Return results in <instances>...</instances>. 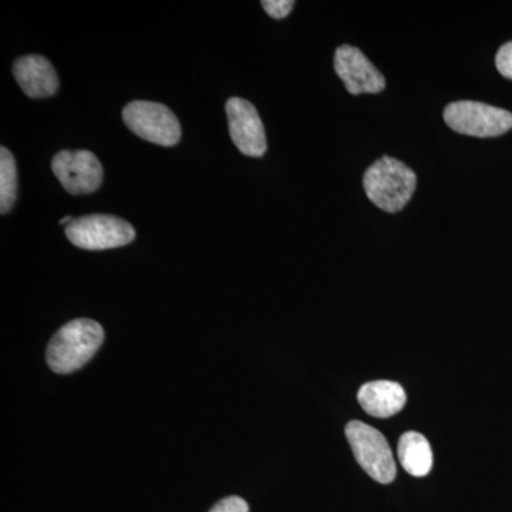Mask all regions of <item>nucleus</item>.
<instances>
[{
	"mask_svg": "<svg viewBox=\"0 0 512 512\" xmlns=\"http://www.w3.org/2000/svg\"><path fill=\"white\" fill-rule=\"evenodd\" d=\"M232 143L248 157H262L268 150L265 127L254 104L231 97L225 104Z\"/></svg>",
	"mask_w": 512,
	"mask_h": 512,
	"instance_id": "8",
	"label": "nucleus"
},
{
	"mask_svg": "<svg viewBox=\"0 0 512 512\" xmlns=\"http://www.w3.org/2000/svg\"><path fill=\"white\" fill-rule=\"evenodd\" d=\"M18 195V167L8 148H0V212L6 214L15 205Z\"/></svg>",
	"mask_w": 512,
	"mask_h": 512,
	"instance_id": "13",
	"label": "nucleus"
},
{
	"mask_svg": "<svg viewBox=\"0 0 512 512\" xmlns=\"http://www.w3.org/2000/svg\"><path fill=\"white\" fill-rule=\"evenodd\" d=\"M72 221H73V218L70 217V215H67V217H64V218H62V220H60L59 224L66 225V227H67V225H69L70 222H72Z\"/></svg>",
	"mask_w": 512,
	"mask_h": 512,
	"instance_id": "17",
	"label": "nucleus"
},
{
	"mask_svg": "<svg viewBox=\"0 0 512 512\" xmlns=\"http://www.w3.org/2000/svg\"><path fill=\"white\" fill-rule=\"evenodd\" d=\"M346 437L356 461L367 476L380 484H390L397 474L392 448L379 430L362 421H350L346 426Z\"/></svg>",
	"mask_w": 512,
	"mask_h": 512,
	"instance_id": "3",
	"label": "nucleus"
},
{
	"mask_svg": "<svg viewBox=\"0 0 512 512\" xmlns=\"http://www.w3.org/2000/svg\"><path fill=\"white\" fill-rule=\"evenodd\" d=\"M367 198L380 210L402 211L417 187V175L409 165L393 157H383L367 168L363 177Z\"/></svg>",
	"mask_w": 512,
	"mask_h": 512,
	"instance_id": "2",
	"label": "nucleus"
},
{
	"mask_svg": "<svg viewBox=\"0 0 512 512\" xmlns=\"http://www.w3.org/2000/svg\"><path fill=\"white\" fill-rule=\"evenodd\" d=\"M52 170L64 190L73 195L99 190L103 181L99 158L86 150L60 151L53 158Z\"/></svg>",
	"mask_w": 512,
	"mask_h": 512,
	"instance_id": "7",
	"label": "nucleus"
},
{
	"mask_svg": "<svg viewBox=\"0 0 512 512\" xmlns=\"http://www.w3.org/2000/svg\"><path fill=\"white\" fill-rule=\"evenodd\" d=\"M360 406L370 416L377 419H389L402 412L406 406V392L399 383L389 380H376L360 387L357 393Z\"/></svg>",
	"mask_w": 512,
	"mask_h": 512,
	"instance_id": "11",
	"label": "nucleus"
},
{
	"mask_svg": "<svg viewBox=\"0 0 512 512\" xmlns=\"http://www.w3.org/2000/svg\"><path fill=\"white\" fill-rule=\"evenodd\" d=\"M443 116L451 130L464 136L498 137L512 128L510 111L478 101L464 100L448 104Z\"/></svg>",
	"mask_w": 512,
	"mask_h": 512,
	"instance_id": "6",
	"label": "nucleus"
},
{
	"mask_svg": "<svg viewBox=\"0 0 512 512\" xmlns=\"http://www.w3.org/2000/svg\"><path fill=\"white\" fill-rule=\"evenodd\" d=\"M261 5L264 6L265 12L271 18L284 19L292 12L295 2L293 0H264Z\"/></svg>",
	"mask_w": 512,
	"mask_h": 512,
	"instance_id": "14",
	"label": "nucleus"
},
{
	"mask_svg": "<svg viewBox=\"0 0 512 512\" xmlns=\"http://www.w3.org/2000/svg\"><path fill=\"white\" fill-rule=\"evenodd\" d=\"M336 74L353 96L383 92L386 80L357 47L343 45L335 52Z\"/></svg>",
	"mask_w": 512,
	"mask_h": 512,
	"instance_id": "9",
	"label": "nucleus"
},
{
	"mask_svg": "<svg viewBox=\"0 0 512 512\" xmlns=\"http://www.w3.org/2000/svg\"><path fill=\"white\" fill-rule=\"evenodd\" d=\"M210 512H249V505L247 501L242 500L241 497L232 495V497L218 501V503L211 508Z\"/></svg>",
	"mask_w": 512,
	"mask_h": 512,
	"instance_id": "15",
	"label": "nucleus"
},
{
	"mask_svg": "<svg viewBox=\"0 0 512 512\" xmlns=\"http://www.w3.org/2000/svg\"><path fill=\"white\" fill-rule=\"evenodd\" d=\"M123 120L136 136L150 143L164 147L180 143V121L164 104L146 100L131 101L124 107Z\"/></svg>",
	"mask_w": 512,
	"mask_h": 512,
	"instance_id": "4",
	"label": "nucleus"
},
{
	"mask_svg": "<svg viewBox=\"0 0 512 512\" xmlns=\"http://www.w3.org/2000/svg\"><path fill=\"white\" fill-rule=\"evenodd\" d=\"M495 64H497L498 72L503 74L507 79L512 80V42L505 43L500 50H498L497 57H495Z\"/></svg>",
	"mask_w": 512,
	"mask_h": 512,
	"instance_id": "16",
	"label": "nucleus"
},
{
	"mask_svg": "<svg viewBox=\"0 0 512 512\" xmlns=\"http://www.w3.org/2000/svg\"><path fill=\"white\" fill-rule=\"evenodd\" d=\"M397 456L406 473L413 477H426L433 467L429 440L417 431H407L400 437Z\"/></svg>",
	"mask_w": 512,
	"mask_h": 512,
	"instance_id": "12",
	"label": "nucleus"
},
{
	"mask_svg": "<svg viewBox=\"0 0 512 512\" xmlns=\"http://www.w3.org/2000/svg\"><path fill=\"white\" fill-rule=\"evenodd\" d=\"M104 340L103 328L92 319H74L62 326L47 346V365L57 375L76 372L86 365Z\"/></svg>",
	"mask_w": 512,
	"mask_h": 512,
	"instance_id": "1",
	"label": "nucleus"
},
{
	"mask_svg": "<svg viewBox=\"0 0 512 512\" xmlns=\"http://www.w3.org/2000/svg\"><path fill=\"white\" fill-rule=\"evenodd\" d=\"M16 82L26 96L45 99L59 89V76L53 64L46 57L29 55L19 57L13 64Z\"/></svg>",
	"mask_w": 512,
	"mask_h": 512,
	"instance_id": "10",
	"label": "nucleus"
},
{
	"mask_svg": "<svg viewBox=\"0 0 512 512\" xmlns=\"http://www.w3.org/2000/svg\"><path fill=\"white\" fill-rule=\"evenodd\" d=\"M66 235L74 247L103 251L130 244L136 238V231L130 222L114 215L92 214L70 222Z\"/></svg>",
	"mask_w": 512,
	"mask_h": 512,
	"instance_id": "5",
	"label": "nucleus"
}]
</instances>
